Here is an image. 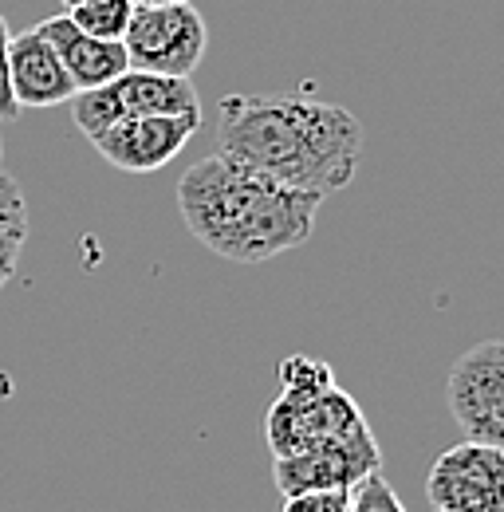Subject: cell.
Wrapping results in <instances>:
<instances>
[{
  "label": "cell",
  "mask_w": 504,
  "mask_h": 512,
  "mask_svg": "<svg viewBox=\"0 0 504 512\" xmlns=\"http://www.w3.org/2000/svg\"><path fill=\"white\" fill-rule=\"evenodd\" d=\"M347 512H406V505H402V497L394 493V485L382 473H371L359 485H351Z\"/></svg>",
  "instance_id": "cell-14"
},
{
  "label": "cell",
  "mask_w": 504,
  "mask_h": 512,
  "mask_svg": "<svg viewBox=\"0 0 504 512\" xmlns=\"http://www.w3.org/2000/svg\"><path fill=\"white\" fill-rule=\"evenodd\" d=\"M24 245H28V201L20 182L0 170V292L16 276Z\"/></svg>",
  "instance_id": "cell-12"
},
{
  "label": "cell",
  "mask_w": 504,
  "mask_h": 512,
  "mask_svg": "<svg viewBox=\"0 0 504 512\" xmlns=\"http://www.w3.org/2000/svg\"><path fill=\"white\" fill-rule=\"evenodd\" d=\"M351 489H327V493H304V497H284L280 512H347Z\"/></svg>",
  "instance_id": "cell-15"
},
{
  "label": "cell",
  "mask_w": 504,
  "mask_h": 512,
  "mask_svg": "<svg viewBox=\"0 0 504 512\" xmlns=\"http://www.w3.org/2000/svg\"><path fill=\"white\" fill-rule=\"evenodd\" d=\"M0 154H4V142H0Z\"/></svg>",
  "instance_id": "cell-19"
},
{
  "label": "cell",
  "mask_w": 504,
  "mask_h": 512,
  "mask_svg": "<svg viewBox=\"0 0 504 512\" xmlns=\"http://www.w3.org/2000/svg\"><path fill=\"white\" fill-rule=\"evenodd\" d=\"M434 512H504V449L457 442L426 473Z\"/></svg>",
  "instance_id": "cell-7"
},
{
  "label": "cell",
  "mask_w": 504,
  "mask_h": 512,
  "mask_svg": "<svg viewBox=\"0 0 504 512\" xmlns=\"http://www.w3.org/2000/svg\"><path fill=\"white\" fill-rule=\"evenodd\" d=\"M445 390L465 442L504 449V339L469 347L449 367Z\"/></svg>",
  "instance_id": "cell-6"
},
{
  "label": "cell",
  "mask_w": 504,
  "mask_h": 512,
  "mask_svg": "<svg viewBox=\"0 0 504 512\" xmlns=\"http://www.w3.org/2000/svg\"><path fill=\"white\" fill-rule=\"evenodd\" d=\"M371 473H382V449L375 434L347 438V442H319L312 449L272 461V485L280 501L304 497V493H327V489H351Z\"/></svg>",
  "instance_id": "cell-8"
},
{
  "label": "cell",
  "mask_w": 504,
  "mask_h": 512,
  "mask_svg": "<svg viewBox=\"0 0 504 512\" xmlns=\"http://www.w3.org/2000/svg\"><path fill=\"white\" fill-rule=\"evenodd\" d=\"M75 127L87 138L103 134L107 127L123 119H150V115H189L201 119V99L193 79H174V75H150L126 67L119 79L95 91H79L71 99Z\"/></svg>",
  "instance_id": "cell-4"
},
{
  "label": "cell",
  "mask_w": 504,
  "mask_h": 512,
  "mask_svg": "<svg viewBox=\"0 0 504 512\" xmlns=\"http://www.w3.org/2000/svg\"><path fill=\"white\" fill-rule=\"evenodd\" d=\"M217 146L280 186L331 197L359 174L363 123L312 95H229Z\"/></svg>",
  "instance_id": "cell-1"
},
{
  "label": "cell",
  "mask_w": 504,
  "mask_h": 512,
  "mask_svg": "<svg viewBox=\"0 0 504 512\" xmlns=\"http://www.w3.org/2000/svg\"><path fill=\"white\" fill-rule=\"evenodd\" d=\"M44 32V40L56 48L63 71L71 75L75 83V95L79 91H95V87H107L111 79H119L126 67V48L123 40H95L87 32H79L67 16H52L44 24H36Z\"/></svg>",
  "instance_id": "cell-11"
},
{
  "label": "cell",
  "mask_w": 504,
  "mask_h": 512,
  "mask_svg": "<svg viewBox=\"0 0 504 512\" xmlns=\"http://www.w3.org/2000/svg\"><path fill=\"white\" fill-rule=\"evenodd\" d=\"M134 8H162V4H186V0H130Z\"/></svg>",
  "instance_id": "cell-17"
},
{
  "label": "cell",
  "mask_w": 504,
  "mask_h": 512,
  "mask_svg": "<svg viewBox=\"0 0 504 512\" xmlns=\"http://www.w3.org/2000/svg\"><path fill=\"white\" fill-rule=\"evenodd\" d=\"M8 40H12V28L0 16V119H16L20 115V107L12 99V87H8Z\"/></svg>",
  "instance_id": "cell-16"
},
{
  "label": "cell",
  "mask_w": 504,
  "mask_h": 512,
  "mask_svg": "<svg viewBox=\"0 0 504 512\" xmlns=\"http://www.w3.org/2000/svg\"><path fill=\"white\" fill-rule=\"evenodd\" d=\"M130 16H134L130 0H83V4L67 8V20L95 40H123Z\"/></svg>",
  "instance_id": "cell-13"
},
{
  "label": "cell",
  "mask_w": 504,
  "mask_h": 512,
  "mask_svg": "<svg viewBox=\"0 0 504 512\" xmlns=\"http://www.w3.org/2000/svg\"><path fill=\"white\" fill-rule=\"evenodd\" d=\"M8 87H12L16 107H32V111L60 107V103L75 99V83L63 71L56 48L44 40L40 28L12 32V40H8Z\"/></svg>",
  "instance_id": "cell-10"
},
{
  "label": "cell",
  "mask_w": 504,
  "mask_h": 512,
  "mask_svg": "<svg viewBox=\"0 0 504 512\" xmlns=\"http://www.w3.org/2000/svg\"><path fill=\"white\" fill-rule=\"evenodd\" d=\"M272 457H288L319 442H347L375 434L359 410V402L339 390L327 363L312 355H288L280 363V398L264 422Z\"/></svg>",
  "instance_id": "cell-3"
},
{
  "label": "cell",
  "mask_w": 504,
  "mask_h": 512,
  "mask_svg": "<svg viewBox=\"0 0 504 512\" xmlns=\"http://www.w3.org/2000/svg\"><path fill=\"white\" fill-rule=\"evenodd\" d=\"M63 4H67V8H75V4H83V0H63Z\"/></svg>",
  "instance_id": "cell-18"
},
{
  "label": "cell",
  "mask_w": 504,
  "mask_h": 512,
  "mask_svg": "<svg viewBox=\"0 0 504 512\" xmlns=\"http://www.w3.org/2000/svg\"><path fill=\"white\" fill-rule=\"evenodd\" d=\"M126 64L150 75L193 79L209 48V28L193 4H162V8H134L123 36Z\"/></svg>",
  "instance_id": "cell-5"
},
{
  "label": "cell",
  "mask_w": 504,
  "mask_h": 512,
  "mask_svg": "<svg viewBox=\"0 0 504 512\" xmlns=\"http://www.w3.org/2000/svg\"><path fill=\"white\" fill-rule=\"evenodd\" d=\"M319 205V193L280 186L221 150L193 162L178 182L186 229L233 264H260L300 249L312 237Z\"/></svg>",
  "instance_id": "cell-2"
},
{
  "label": "cell",
  "mask_w": 504,
  "mask_h": 512,
  "mask_svg": "<svg viewBox=\"0 0 504 512\" xmlns=\"http://www.w3.org/2000/svg\"><path fill=\"white\" fill-rule=\"evenodd\" d=\"M201 119L189 115H150V119H123L91 138V146L126 174H154L170 166L186 142L197 134Z\"/></svg>",
  "instance_id": "cell-9"
}]
</instances>
